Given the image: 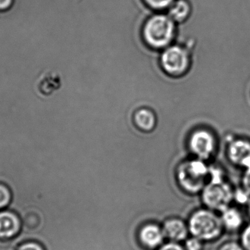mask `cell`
<instances>
[{"mask_svg": "<svg viewBox=\"0 0 250 250\" xmlns=\"http://www.w3.org/2000/svg\"><path fill=\"white\" fill-rule=\"evenodd\" d=\"M236 189L219 167H210V179L202 190V199L208 209L220 213L234 202Z\"/></svg>", "mask_w": 250, "mask_h": 250, "instance_id": "6da1fadb", "label": "cell"}, {"mask_svg": "<svg viewBox=\"0 0 250 250\" xmlns=\"http://www.w3.org/2000/svg\"><path fill=\"white\" fill-rule=\"evenodd\" d=\"M189 230L204 242L217 240L225 231L220 213L208 208L198 210L191 216Z\"/></svg>", "mask_w": 250, "mask_h": 250, "instance_id": "7a4b0ae2", "label": "cell"}, {"mask_svg": "<svg viewBox=\"0 0 250 250\" xmlns=\"http://www.w3.org/2000/svg\"><path fill=\"white\" fill-rule=\"evenodd\" d=\"M174 35V23L170 16L157 15L146 23L144 36L147 44L154 48L166 47L171 42Z\"/></svg>", "mask_w": 250, "mask_h": 250, "instance_id": "3957f363", "label": "cell"}, {"mask_svg": "<svg viewBox=\"0 0 250 250\" xmlns=\"http://www.w3.org/2000/svg\"><path fill=\"white\" fill-rule=\"evenodd\" d=\"M179 182L189 192H200L208 183L210 178V167L204 160L197 159L185 163L179 170Z\"/></svg>", "mask_w": 250, "mask_h": 250, "instance_id": "277c9868", "label": "cell"}, {"mask_svg": "<svg viewBox=\"0 0 250 250\" xmlns=\"http://www.w3.org/2000/svg\"><path fill=\"white\" fill-rule=\"evenodd\" d=\"M161 64L163 69L169 74L175 76L183 74L189 66V55L185 48L173 45L163 51Z\"/></svg>", "mask_w": 250, "mask_h": 250, "instance_id": "5b68a950", "label": "cell"}, {"mask_svg": "<svg viewBox=\"0 0 250 250\" xmlns=\"http://www.w3.org/2000/svg\"><path fill=\"white\" fill-rule=\"evenodd\" d=\"M217 147L215 137L207 130H198L194 132L189 139L191 151L199 159H209L214 154Z\"/></svg>", "mask_w": 250, "mask_h": 250, "instance_id": "8992f818", "label": "cell"}, {"mask_svg": "<svg viewBox=\"0 0 250 250\" xmlns=\"http://www.w3.org/2000/svg\"><path fill=\"white\" fill-rule=\"evenodd\" d=\"M227 157L230 162L238 168L245 170L250 166V142L243 139H233L229 142Z\"/></svg>", "mask_w": 250, "mask_h": 250, "instance_id": "52a82bcc", "label": "cell"}, {"mask_svg": "<svg viewBox=\"0 0 250 250\" xmlns=\"http://www.w3.org/2000/svg\"><path fill=\"white\" fill-rule=\"evenodd\" d=\"M225 231L234 233L242 231L245 226V215L238 207L230 205L220 213Z\"/></svg>", "mask_w": 250, "mask_h": 250, "instance_id": "ba28073f", "label": "cell"}, {"mask_svg": "<svg viewBox=\"0 0 250 250\" xmlns=\"http://www.w3.org/2000/svg\"><path fill=\"white\" fill-rule=\"evenodd\" d=\"M21 220L11 211L0 212V239H11L21 230Z\"/></svg>", "mask_w": 250, "mask_h": 250, "instance_id": "9c48e42d", "label": "cell"}, {"mask_svg": "<svg viewBox=\"0 0 250 250\" xmlns=\"http://www.w3.org/2000/svg\"><path fill=\"white\" fill-rule=\"evenodd\" d=\"M164 232L156 225H147L141 229L140 239L141 242L148 248H157L164 239Z\"/></svg>", "mask_w": 250, "mask_h": 250, "instance_id": "30bf717a", "label": "cell"}, {"mask_svg": "<svg viewBox=\"0 0 250 250\" xmlns=\"http://www.w3.org/2000/svg\"><path fill=\"white\" fill-rule=\"evenodd\" d=\"M163 232L165 236L174 242L185 240L188 235V229L186 225L182 220L177 219L167 220L165 223Z\"/></svg>", "mask_w": 250, "mask_h": 250, "instance_id": "8fae6325", "label": "cell"}, {"mask_svg": "<svg viewBox=\"0 0 250 250\" xmlns=\"http://www.w3.org/2000/svg\"><path fill=\"white\" fill-rule=\"evenodd\" d=\"M135 121L140 129L144 131H150L155 125V117L150 110L142 109L135 113Z\"/></svg>", "mask_w": 250, "mask_h": 250, "instance_id": "7c38bea8", "label": "cell"}, {"mask_svg": "<svg viewBox=\"0 0 250 250\" xmlns=\"http://www.w3.org/2000/svg\"><path fill=\"white\" fill-rule=\"evenodd\" d=\"M189 12H190V7L189 4L185 0H179L172 4L169 11V15L173 21L182 22L189 16Z\"/></svg>", "mask_w": 250, "mask_h": 250, "instance_id": "4fadbf2b", "label": "cell"}, {"mask_svg": "<svg viewBox=\"0 0 250 250\" xmlns=\"http://www.w3.org/2000/svg\"><path fill=\"white\" fill-rule=\"evenodd\" d=\"M11 201V192L8 186L0 183V208H5Z\"/></svg>", "mask_w": 250, "mask_h": 250, "instance_id": "5bb4252c", "label": "cell"}, {"mask_svg": "<svg viewBox=\"0 0 250 250\" xmlns=\"http://www.w3.org/2000/svg\"><path fill=\"white\" fill-rule=\"evenodd\" d=\"M240 243L245 250H250V223L245 225L240 232Z\"/></svg>", "mask_w": 250, "mask_h": 250, "instance_id": "9a60e30c", "label": "cell"}, {"mask_svg": "<svg viewBox=\"0 0 250 250\" xmlns=\"http://www.w3.org/2000/svg\"><path fill=\"white\" fill-rule=\"evenodd\" d=\"M150 7L154 9L166 8L173 3V0H144Z\"/></svg>", "mask_w": 250, "mask_h": 250, "instance_id": "2e32d148", "label": "cell"}, {"mask_svg": "<svg viewBox=\"0 0 250 250\" xmlns=\"http://www.w3.org/2000/svg\"><path fill=\"white\" fill-rule=\"evenodd\" d=\"M218 250H245L240 242L237 241H228L222 244Z\"/></svg>", "mask_w": 250, "mask_h": 250, "instance_id": "e0dca14e", "label": "cell"}, {"mask_svg": "<svg viewBox=\"0 0 250 250\" xmlns=\"http://www.w3.org/2000/svg\"><path fill=\"white\" fill-rule=\"evenodd\" d=\"M204 242L198 238L194 237L188 239L186 242L187 250H202Z\"/></svg>", "mask_w": 250, "mask_h": 250, "instance_id": "ac0fdd59", "label": "cell"}, {"mask_svg": "<svg viewBox=\"0 0 250 250\" xmlns=\"http://www.w3.org/2000/svg\"><path fill=\"white\" fill-rule=\"evenodd\" d=\"M242 189H245L250 195V166L243 170V174L242 177Z\"/></svg>", "mask_w": 250, "mask_h": 250, "instance_id": "d6986e66", "label": "cell"}, {"mask_svg": "<svg viewBox=\"0 0 250 250\" xmlns=\"http://www.w3.org/2000/svg\"><path fill=\"white\" fill-rule=\"evenodd\" d=\"M17 250H44L42 247L36 242H27L20 245Z\"/></svg>", "mask_w": 250, "mask_h": 250, "instance_id": "ffe728a7", "label": "cell"}, {"mask_svg": "<svg viewBox=\"0 0 250 250\" xmlns=\"http://www.w3.org/2000/svg\"><path fill=\"white\" fill-rule=\"evenodd\" d=\"M159 250H184L180 245L176 243H169L162 247Z\"/></svg>", "mask_w": 250, "mask_h": 250, "instance_id": "44dd1931", "label": "cell"}, {"mask_svg": "<svg viewBox=\"0 0 250 250\" xmlns=\"http://www.w3.org/2000/svg\"><path fill=\"white\" fill-rule=\"evenodd\" d=\"M13 0H0V10H6L13 4Z\"/></svg>", "mask_w": 250, "mask_h": 250, "instance_id": "7402d4cb", "label": "cell"}, {"mask_svg": "<svg viewBox=\"0 0 250 250\" xmlns=\"http://www.w3.org/2000/svg\"><path fill=\"white\" fill-rule=\"evenodd\" d=\"M247 208V213H248V215L249 216L250 218V201H248V204L246 205Z\"/></svg>", "mask_w": 250, "mask_h": 250, "instance_id": "603a6c76", "label": "cell"}]
</instances>
